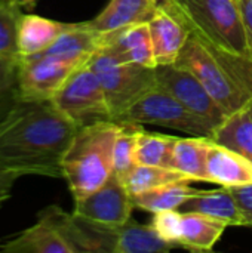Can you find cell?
Returning <instances> with one entry per match:
<instances>
[{"label": "cell", "instance_id": "6da1fadb", "mask_svg": "<svg viewBox=\"0 0 252 253\" xmlns=\"http://www.w3.org/2000/svg\"><path fill=\"white\" fill-rule=\"evenodd\" d=\"M79 126L52 101H18L0 125V165L62 178L61 162Z\"/></svg>", "mask_w": 252, "mask_h": 253}, {"label": "cell", "instance_id": "7a4b0ae2", "mask_svg": "<svg viewBox=\"0 0 252 253\" xmlns=\"http://www.w3.org/2000/svg\"><path fill=\"white\" fill-rule=\"evenodd\" d=\"M120 129L122 123L113 120L79 127L61 162L62 178L74 202L98 190L114 172L113 153Z\"/></svg>", "mask_w": 252, "mask_h": 253}, {"label": "cell", "instance_id": "3957f363", "mask_svg": "<svg viewBox=\"0 0 252 253\" xmlns=\"http://www.w3.org/2000/svg\"><path fill=\"white\" fill-rule=\"evenodd\" d=\"M209 47L241 58H251L236 0H159Z\"/></svg>", "mask_w": 252, "mask_h": 253}, {"label": "cell", "instance_id": "277c9868", "mask_svg": "<svg viewBox=\"0 0 252 253\" xmlns=\"http://www.w3.org/2000/svg\"><path fill=\"white\" fill-rule=\"evenodd\" d=\"M86 65L95 73L102 86L113 122H116L140 96L157 84L154 68L126 64L101 50H97Z\"/></svg>", "mask_w": 252, "mask_h": 253}, {"label": "cell", "instance_id": "5b68a950", "mask_svg": "<svg viewBox=\"0 0 252 253\" xmlns=\"http://www.w3.org/2000/svg\"><path fill=\"white\" fill-rule=\"evenodd\" d=\"M137 126L154 125L174 129L190 136H211V129L192 114L175 96L156 84L140 96L117 120Z\"/></svg>", "mask_w": 252, "mask_h": 253}, {"label": "cell", "instance_id": "8992f818", "mask_svg": "<svg viewBox=\"0 0 252 253\" xmlns=\"http://www.w3.org/2000/svg\"><path fill=\"white\" fill-rule=\"evenodd\" d=\"M52 102L79 127L101 120H111L102 86L86 64L71 73L52 98Z\"/></svg>", "mask_w": 252, "mask_h": 253}, {"label": "cell", "instance_id": "52a82bcc", "mask_svg": "<svg viewBox=\"0 0 252 253\" xmlns=\"http://www.w3.org/2000/svg\"><path fill=\"white\" fill-rule=\"evenodd\" d=\"M154 73L157 84L175 96L192 114L202 120L211 132L229 116L190 71L171 64L157 65Z\"/></svg>", "mask_w": 252, "mask_h": 253}, {"label": "cell", "instance_id": "ba28073f", "mask_svg": "<svg viewBox=\"0 0 252 253\" xmlns=\"http://www.w3.org/2000/svg\"><path fill=\"white\" fill-rule=\"evenodd\" d=\"M85 64L48 55L19 59L18 95L21 101H52L74 70Z\"/></svg>", "mask_w": 252, "mask_h": 253}, {"label": "cell", "instance_id": "9c48e42d", "mask_svg": "<svg viewBox=\"0 0 252 253\" xmlns=\"http://www.w3.org/2000/svg\"><path fill=\"white\" fill-rule=\"evenodd\" d=\"M39 218L49 221L73 248L74 253H114L119 227L89 221L76 213H67L58 206L39 212Z\"/></svg>", "mask_w": 252, "mask_h": 253}, {"label": "cell", "instance_id": "30bf717a", "mask_svg": "<svg viewBox=\"0 0 252 253\" xmlns=\"http://www.w3.org/2000/svg\"><path fill=\"white\" fill-rule=\"evenodd\" d=\"M74 205L73 213L94 222L114 227L126 224L135 208L132 196L114 172L104 185L89 196L76 200Z\"/></svg>", "mask_w": 252, "mask_h": 253}, {"label": "cell", "instance_id": "8fae6325", "mask_svg": "<svg viewBox=\"0 0 252 253\" xmlns=\"http://www.w3.org/2000/svg\"><path fill=\"white\" fill-rule=\"evenodd\" d=\"M98 50L126 64H135L146 68L157 67L147 22L102 33Z\"/></svg>", "mask_w": 252, "mask_h": 253}, {"label": "cell", "instance_id": "7c38bea8", "mask_svg": "<svg viewBox=\"0 0 252 253\" xmlns=\"http://www.w3.org/2000/svg\"><path fill=\"white\" fill-rule=\"evenodd\" d=\"M147 24L156 64H175L181 49L184 47L190 36L189 28L169 9H166L160 3Z\"/></svg>", "mask_w": 252, "mask_h": 253}, {"label": "cell", "instance_id": "4fadbf2b", "mask_svg": "<svg viewBox=\"0 0 252 253\" xmlns=\"http://www.w3.org/2000/svg\"><path fill=\"white\" fill-rule=\"evenodd\" d=\"M206 170L211 184H218L227 188L252 184L251 160L224 145L214 142L212 139L208 147Z\"/></svg>", "mask_w": 252, "mask_h": 253}, {"label": "cell", "instance_id": "5bb4252c", "mask_svg": "<svg viewBox=\"0 0 252 253\" xmlns=\"http://www.w3.org/2000/svg\"><path fill=\"white\" fill-rule=\"evenodd\" d=\"M157 6L159 0H110L94 19L86 22L100 33H110L149 22Z\"/></svg>", "mask_w": 252, "mask_h": 253}, {"label": "cell", "instance_id": "9a60e30c", "mask_svg": "<svg viewBox=\"0 0 252 253\" xmlns=\"http://www.w3.org/2000/svg\"><path fill=\"white\" fill-rule=\"evenodd\" d=\"M100 31L94 30L88 22L70 24V27L59 34V37L42 53L61 59L86 64L89 58L98 50L101 42Z\"/></svg>", "mask_w": 252, "mask_h": 253}, {"label": "cell", "instance_id": "2e32d148", "mask_svg": "<svg viewBox=\"0 0 252 253\" xmlns=\"http://www.w3.org/2000/svg\"><path fill=\"white\" fill-rule=\"evenodd\" d=\"M6 253H74L62 234L46 219L39 218L34 225L0 246Z\"/></svg>", "mask_w": 252, "mask_h": 253}, {"label": "cell", "instance_id": "e0dca14e", "mask_svg": "<svg viewBox=\"0 0 252 253\" xmlns=\"http://www.w3.org/2000/svg\"><path fill=\"white\" fill-rule=\"evenodd\" d=\"M70 24L53 21L34 13H25L19 18L18 50L21 58H28L45 52Z\"/></svg>", "mask_w": 252, "mask_h": 253}, {"label": "cell", "instance_id": "ac0fdd59", "mask_svg": "<svg viewBox=\"0 0 252 253\" xmlns=\"http://www.w3.org/2000/svg\"><path fill=\"white\" fill-rule=\"evenodd\" d=\"M183 212H198L217 219L227 227L248 225L247 219L227 187L212 191H199L195 197L183 205Z\"/></svg>", "mask_w": 252, "mask_h": 253}, {"label": "cell", "instance_id": "d6986e66", "mask_svg": "<svg viewBox=\"0 0 252 253\" xmlns=\"http://www.w3.org/2000/svg\"><path fill=\"white\" fill-rule=\"evenodd\" d=\"M209 138L252 162V98L230 113Z\"/></svg>", "mask_w": 252, "mask_h": 253}, {"label": "cell", "instance_id": "ffe728a7", "mask_svg": "<svg viewBox=\"0 0 252 253\" xmlns=\"http://www.w3.org/2000/svg\"><path fill=\"white\" fill-rule=\"evenodd\" d=\"M209 142V136H177L172 150L171 168L187 175L193 181L209 182L206 170V156Z\"/></svg>", "mask_w": 252, "mask_h": 253}, {"label": "cell", "instance_id": "44dd1931", "mask_svg": "<svg viewBox=\"0 0 252 253\" xmlns=\"http://www.w3.org/2000/svg\"><path fill=\"white\" fill-rule=\"evenodd\" d=\"M227 225L198 212H183L181 248L193 252H211Z\"/></svg>", "mask_w": 252, "mask_h": 253}, {"label": "cell", "instance_id": "7402d4cb", "mask_svg": "<svg viewBox=\"0 0 252 253\" xmlns=\"http://www.w3.org/2000/svg\"><path fill=\"white\" fill-rule=\"evenodd\" d=\"M199 191L201 190L190 187L189 182L180 181V182L163 184L151 190L134 194L132 202L135 208L150 213H157L163 211H177L183 208V205L189 202L192 197H195Z\"/></svg>", "mask_w": 252, "mask_h": 253}, {"label": "cell", "instance_id": "603a6c76", "mask_svg": "<svg viewBox=\"0 0 252 253\" xmlns=\"http://www.w3.org/2000/svg\"><path fill=\"white\" fill-rule=\"evenodd\" d=\"M175 249L150 225L138 224L132 218L119 227L114 253H159Z\"/></svg>", "mask_w": 252, "mask_h": 253}, {"label": "cell", "instance_id": "cb8c5ba5", "mask_svg": "<svg viewBox=\"0 0 252 253\" xmlns=\"http://www.w3.org/2000/svg\"><path fill=\"white\" fill-rule=\"evenodd\" d=\"M177 136L162 135V133H151L137 130V142H135V165L144 166H159V168H171L172 162V150Z\"/></svg>", "mask_w": 252, "mask_h": 253}, {"label": "cell", "instance_id": "d4e9b609", "mask_svg": "<svg viewBox=\"0 0 252 253\" xmlns=\"http://www.w3.org/2000/svg\"><path fill=\"white\" fill-rule=\"evenodd\" d=\"M120 179L125 184V187L131 196L151 190V188L163 185V184L180 182V181L193 182L192 178H189L187 175H184L178 170L159 168V166H144V165H135Z\"/></svg>", "mask_w": 252, "mask_h": 253}, {"label": "cell", "instance_id": "484cf974", "mask_svg": "<svg viewBox=\"0 0 252 253\" xmlns=\"http://www.w3.org/2000/svg\"><path fill=\"white\" fill-rule=\"evenodd\" d=\"M19 18V6L12 0H0V58L21 59L18 50Z\"/></svg>", "mask_w": 252, "mask_h": 253}, {"label": "cell", "instance_id": "4316f807", "mask_svg": "<svg viewBox=\"0 0 252 253\" xmlns=\"http://www.w3.org/2000/svg\"><path fill=\"white\" fill-rule=\"evenodd\" d=\"M140 126L131 123H122V129L116 136L114 142V173L122 178L135 166V142H137V130Z\"/></svg>", "mask_w": 252, "mask_h": 253}, {"label": "cell", "instance_id": "83f0119b", "mask_svg": "<svg viewBox=\"0 0 252 253\" xmlns=\"http://www.w3.org/2000/svg\"><path fill=\"white\" fill-rule=\"evenodd\" d=\"M19 59L0 58V107L12 108L18 101Z\"/></svg>", "mask_w": 252, "mask_h": 253}, {"label": "cell", "instance_id": "f1b7e54d", "mask_svg": "<svg viewBox=\"0 0 252 253\" xmlns=\"http://www.w3.org/2000/svg\"><path fill=\"white\" fill-rule=\"evenodd\" d=\"M151 227L154 231L168 243L175 248H181V234H183V212L178 211H163L153 213Z\"/></svg>", "mask_w": 252, "mask_h": 253}, {"label": "cell", "instance_id": "f546056e", "mask_svg": "<svg viewBox=\"0 0 252 253\" xmlns=\"http://www.w3.org/2000/svg\"><path fill=\"white\" fill-rule=\"evenodd\" d=\"M25 175H30L25 169L0 165V208L9 200L15 182Z\"/></svg>", "mask_w": 252, "mask_h": 253}, {"label": "cell", "instance_id": "4dcf8cb0", "mask_svg": "<svg viewBox=\"0 0 252 253\" xmlns=\"http://www.w3.org/2000/svg\"><path fill=\"white\" fill-rule=\"evenodd\" d=\"M230 193L236 199L247 224L252 225V184L247 185H238V187H229Z\"/></svg>", "mask_w": 252, "mask_h": 253}, {"label": "cell", "instance_id": "1f68e13d", "mask_svg": "<svg viewBox=\"0 0 252 253\" xmlns=\"http://www.w3.org/2000/svg\"><path fill=\"white\" fill-rule=\"evenodd\" d=\"M238 4H239L244 28H245V34H247V42H248L252 58V0H239Z\"/></svg>", "mask_w": 252, "mask_h": 253}, {"label": "cell", "instance_id": "d6a6232c", "mask_svg": "<svg viewBox=\"0 0 252 253\" xmlns=\"http://www.w3.org/2000/svg\"><path fill=\"white\" fill-rule=\"evenodd\" d=\"M16 6H19L21 9H30V7H33L36 3H37V0H12Z\"/></svg>", "mask_w": 252, "mask_h": 253}, {"label": "cell", "instance_id": "836d02e7", "mask_svg": "<svg viewBox=\"0 0 252 253\" xmlns=\"http://www.w3.org/2000/svg\"><path fill=\"white\" fill-rule=\"evenodd\" d=\"M12 108H4V107H0V125H1V122L6 119V116L9 114V111H10Z\"/></svg>", "mask_w": 252, "mask_h": 253}, {"label": "cell", "instance_id": "e575fe53", "mask_svg": "<svg viewBox=\"0 0 252 253\" xmlns=\"http://www.w3.org/2000/svg\"><path fill=\"white\" fill-rule=\"evenodd\" d=\"M236 1H239V0H236Z\"/></svg>", "mask_w": 252, "mask_h": 253}]
</instances>
